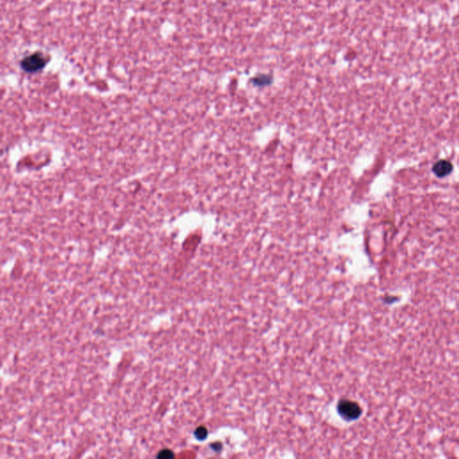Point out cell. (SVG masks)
<instances>
[{"mask_svg":"<svg viewBox=\"0 0 459 459\" xmlns=\"http://www.w3.org/2000/svg\"><path fill=\"white\" fill-rule=\"evenodd\" d=\"M48 61L49 59L45 55L41 52H35L22 59L20 65L23 71L33 74L42 70Z\"/></svg>","mask_w":459,"mask_h":459,"instance_id":"6da1fadb","label":"cell"},{"mask_svg":"<svg viewBox=\"0 0 459 459\" xmlns=\"http://www.w3.org/2000/svg\"><path fill=\"white\" fill-rule=\"evenodd\" d=\"M339 414L346 420H355L361 415V407L355 402L348 400H342L337 405Z\"/></svg>","mask_w":459,"mask_h":459,"instance_id":"7a4b0ae2","label":"cell"},{"mask_svg":"<svg viewBox=\"0 0 459 459\" xmlns=\"http://www.w3.org/2000/svg\"><path fill=\"white\" fill-rule=\"evenodd\" d=\"M432 170L435 173V175L439 178H443L445 176L450 174V172L452 171V164H450L448 161L441 160L433 165Z\"/></svg>","mask_w":459,"mask_h":459,"instance_id":"3957f363","label":"cell"},{"mask_svg":"<svg viewBox=\"0 0 459 459\" xmlns=\"http://www.w3.org/2000/svg\"><path fill=\"white\" fill-rule=\"evenodd\" d=\"M195 436L199 440H204L208 436V430L205 427L200 426L195 431Z\"/></svg>","mask_w":459,"mask_h":459,"instance_id":"277c9868","label":"cell"},{"mask_svg":"<svg viewBox=\"0 0 459 459\" xmlns=\"http://www.w3.org/2000/svg\"><path fill=\"white\" fill-rule=\"evenodd\" d=\"M173 457H174L173 451H171L170 449H168V448L161 450L156 456L157 459H171Z\"/></svg>","mask_w":459,"mask_h":459,"instance_id":"5b68a950","label":"cell"}]
</instances>
